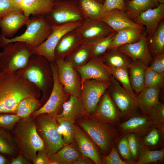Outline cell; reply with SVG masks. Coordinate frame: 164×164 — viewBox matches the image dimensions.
<instances>
[{
    "mask_svg": "<svg viewBox=\"0 0 164 164\" xmlns=\"http://www.w3.org/2000/svg\"><path fill=\"white\" fill-rule=\"evenodd\" d=\"M0 58V71L9 70L17 71L25 68L32 54L33 50L26 43H9L2 48Z\"/></svg>",
    "mask_w": 164,
    "mask_h": 164,
    "instance_id": "cell-7",
    "label": "cell"
},
{
    "mask_svg": "<svg viewBox=\"0 0 164 164\" xmlns=\"http://www.w3.org/2000/svg\"><path fill=\"white\" fill-rule=\"evenodd\" d=\"M147 67L140 60H132L128 70L132 87L137 93L144 88L145 74Z\"/></svg>",
    "mask_w": 164,
    "mask_h": 164,
    "instance_id": "cell-29",
    "label": "cell"
},
{
    "mask_svg": "<svg viewBox=\"0 0 164 164\" xmlns=\"http://www.w3.org/2000/svg\"><path fill=\"white\" fill-rule=\"evenodd\" d=\"M22 0H13V1L19 5Z\"/></svg>",
    "mask_w": 164,
    "mask_h": 164,
    "instance_id": "cell-55",
    "label": "cell"
},
{
    "mask_svg": "<svg viewBox=\"0 0 164 164\" xmlns=\"http://www.w3.org/2000/svg\"><path fill=\"white\" fill-rule=\"evenodd\" d=\"M160 4H164V0H157Z\"/></svg>",
    "mask_w": 164,
    "mask_h": 164,
    "instance_id": "cell-56",
    "label": "cell"
},
{
    "mask_svg": "<svg viewBox=\"0 0 164 164\" xmlns=\"http://www.w3.org/2000/svg\"><path fill=\"white\" fill-rule=\"evenodd\" d=\"M50 65L53 79L52 89L45 103L31 114L30 116L33 118L42 114H47L56 117L62 112L63 104L69 99L70 96L64 91L59 82L55 62L50 63Z\"/></svg>",
    "mask_w": 164,
    "mask_h": 164,
    "instance_id": "cell-9",
    "label": "cell"
},
{
    "mask_svg": "<svg viewBox=\"0 0 164 164\" xmlns=\"http://www.w3.org/2000/svg\"><path fill=\"white\" fill-rule=\"evenodd\" d=\"M117 48L132 60H140L147 67L152 59L149 49L146 35L136 42L122 45Z\"/></svg>",
    "mask_w": 164,
    "mask_h": 164,
    "instance_id": "cell-18",
    "label": "cell"
},
{
    "mask_svg": "<svg viewBox=\"0 0 164 164\" xmlns=\"http://www.w3.org/2000/svg\"><path fill=\"white\" fill-rule=\"evenodd\" d=\"M54 3V0H22L20 6L27 17L45 16L51 11Z\"/></svg>",
    "mask_w": 164,
    "mask_h": 164,
    "instance_id": "cell-24",
    "label": "cell"
},
{
    "mask_svg": "<svg viewBox=\"0 0 164 164\" xmlns=\"http://www.w3.org/2000/svg\"><path fill=\"white\" fill-rule=\"evenodd\" d=\"M145 35V29L133 27L124 29L116 32L108 50L136 42Z\"/></svg>",
    "mask_w": 164,
    "mask_h": 164,
    "instance_id": "cell-28",
    "label": "cell"
},
{
    "mask_svg": "<svg viewBox=\"0 0 164 164\" xmlns=\"http://www.w3.org/2000/svg\"><path fill=\"white\" fill-rule=\"evenodd\" d=\"M116 33V32H114L105 37L90 43L92 47L91 58L99 57L108 50Z\"/></svg>",
    "mask_w": 164,
    "mask_h": 164,
    "instance_id": "cell-40",
    "label": "cell"
},
{
    "mask_svg": "<svg viewBox=\"0 0 164 164\" xmlns=\"http://www.w3.org/2000/svg\"><path fill=\"white\" fill-rule=\"evenodd\" d=\"M82 22L52 26V31L49 36L41 45L33 49L32 53L43 56L51 63L55 62V50L60 39L66 33L76 28Z\"/></svg>",
    "mask_w": 164,
    "mask_h": 164,
    "instance_id": "cell-12",
    "label": "cell"
},
{
    "mask_svg": "<svg viewBox=\"0 0 164 164\" xmlns=\"http://www.w3.org/2000/svg\"><path fill=\"white\" fill-rule=\"evenodd\" d=\"M99 57L109 67L128 70L132 62L129 57L119 51L118 48L109 49Z\"/></svg>",
    "mask_w": 164,
    "mask_h": 164,
    "instance_id": "cell-30",
    "label": "cell"
},
{
    "mask_svg": "<svg viewBox=\"0 0 164 164\" xmlns=\"http://www.w3.org/2000/svg\"><path fill=\"white\" fill-rule=\"evenodd\" d=\"M90 116L117 127L120 123V113L107 89L100 98L95 111Z\"/></svg>",
    "mask_w": 164,
    "mask_h": 164,
    "instance_id": "cell-14",
    "label": "cell"
},
{
    "mask_svg": "<svg viewBox=\"0 0 164 164\" xmlns=\"http://www.w3.org/2000/svg\"><path fill=\"white\" fill-rule=\"evenodd\" d=\"M111 81L87 80L81 84V98L85 114L91 115L94 112L103 94L107 89Z\"/></svg>",
    "mask_w": 164,
    "mask_h": 164,
    "instance_id": "cell-13",
    "label": "cell"
},
{
    "mask_svg": "<svg viewBox=\"0 0 164 164\" xmlns=\"http://www.w3.org/2000/svg\"><path fill=\"white\" fill-rule=\"evenodd\" d=\"M148 116L154 125L164 132V104L159 102Z\"/></svg>",
    "mask_w": 164,
    "mask_h": 164,
    "instance_id": "cell-42",
    "label": "cell"
},
{
    "mask_svg": "<svg viewBox=\"0 0 164 164\" xmlns=\"http://www.w3.org/2000/svg\"><path fill=\"white\" fill-rule=\"evenodd\" d=\"M164 159V149L151 150L147 147L143 145L134 164H147L158 161L163 162Z\"/></svg>",
    "mask_w": 164,
    "mask_h": 164,
    "instance_id": "cell-36",
    "label": "cell"
},
{
    "mask_svg": "<svg viewBox=\"0 0 164 164\" xmlns=\"http://www.w3.org/2000/svg\"><path fill=\"white\" fill-rule=\"evenodd\" d=\"M128 143L132 161L137 160L143 145L140 138L134 133H127Z\"/></svg>",
    "mask_w": 164,
    "mask_h": 164,
    "instance_id": "cell-43",
    "label": "cell"
},
{
    "mask_svg": "<svg viewBox=\"0 0 164 164\" xmlns=\"http://www.w3.org/2000/svg\"><path fill=\"white\" fill-rule=\"evenodd\" d=\"M18 71L40 90V100L43 105L48 99L53 86L50 62L43 56L32 53L26 66Z\"/></svg>",
    "mask_w": 164,
    "mask_h": 164,
    "instance_id": "cell-3",
    "label": "cell"
},
{
    "mask_svg": "<svg viewBox=\"0 0 164 164\" xmlns=\"http://www.w3.org/2000/svg\"><path fill=\"white\" fill-rule=\"evenodd\" d=\"M94 162L90 159L84 156L78 161L76 164H93Z\"/></svg>",
    "mask_w": 164,
    "mask_h": 164,
    "instance_id": "cell-53",
    "label": "cell"
},
{
    "mask_svg": "<svg viewBox=\"0 0 164 164\" xmlns=\"http://www.w3.org/2000/svg\"><path fill=\"white\" fill-rule=\"evenodd\" d=\"M29 18L26 16L22 11H20L9 14L1 19V35L6 38H11L20 29L26 25Z\"/></svg>",
    "mask_w": 164,
    "mask_h": 164,
    "instance_id": "cell-22",
    "label": "cell"
},
{
    "mask_svg": "<svg viewBox=\"0 0 164 164\" xmlns=\"http://www.w3.org/2000/svg\"><path fill=\"white\" fill-rule=\"evenodd\" d=\"M75 68L80 76L81 84L85 81L91 79L111 81L112 77L109 67L99 57H92L84 65Z\"/></svg>",
    "mask_w": 164,
    "mask_h": 164,
    "instance_id": "cell-15",
    "label": "cell"
},
{
    "mask_svg": "<svg viewBox=\"0 0 164 164\" xmlns=\"http://www.w3.org/2000/svg\"><path fill=\"white\" fill-rule=\"evenodd\" d=\"M50 159L45 149L38 151L34 164H48Z\"/></svg>",
    "mask_w": 164,
    "mask_h": 164,
    "instance_id": "cell-51",
    "label": "cell"
},
{
    "mask_svg": "<svg viewBox=\"0 0 164 164\" xmlns=\"http://www.w3.org/2000/svg\"><path fill=\"white\" fill-rule=\"evenodd\" d=\"M103 164H132L130 162L122 160L120 157L114 145L109 153L106 155L101 156Z\"/></svg>",
    "mask_w": 164,
    "mask_h": 164,
    "instance_id": "cell-47",
    "label": "cell"
},
{
    "mask_svg": "<svg viewBox=\"0 0 164 164\" xmlns=\"http://www.w3.org/2000/svg\"><path fill=\"white\" fill-rule=\"evenodd\" d=\"M149 67L153 70L164 74V53L156 56L152 58Z\"/></svg>",
    "mask_w": 164,
    "mask_h": 164,
    "instance_id": "cell-50",
    "label": "cell"
},
{
    "mask_svg": "<svg viewBox=\"0 0 164 164\" xmlns=\"http://www.w3.org/2000/svg\"><path fill=\"white\" fill-rule=\"evenodd\" d=\"M127 0H105L103 4V12L114 9L125 11V3Z\"/></svg>",
    "mask_w": 164,
    "mask_h": 164,
    "instance_id": "cell-49",
    "label": "cell"
},
{
    "mask_svg": "<svg viewBox=\"0 0 164 164\" xmlns=\"http://www.w3.org/2000/svg\"><path fill=\"white\" fill-rule=\"evenodd\" d=\"M155 126L149 117L145 115L137 114L120 123L117 127L120 133H132L142 138Z\"/></svg>",
    "mask_w": 164,
    "mask_h": 164,
    "instance_id": "cell-17",
    "label": "cell"
},
{
    "mask_svg": "<svg viewBox=\"0 0 164 164\" xmlns=\"http://www.w3.org/2000/svg\"><path fill=\"white\" fill-rule=\"evenodd\" d=\"M40 90L18 70L0 72V113L15 114L23 99L30 96L40 98Z\"/></svg>",
    "mask_w": 164,
    "mask_h": 164,
    "instance_id": "cell-1",
    "label": "cell"
},
{
    "mask_svg": "<svg viewBox=\"0 0 164 164\" xmlns=\"http://www.w3.org/2000/svg\"><path fill=\"white\" fill-rule=\"evenodd\" d=\"M159 91L155 88L144 87L139 93L136 101L138 108L142 114L148 116L159 102Z\"/></svg>",
    "mask_w": 164,
    "mask_h": 164,
    "instance_id": "cell-26",
    "label": "cell"
},
{
    "mask_svg": "<svg viewBox=\"0 0 164 164\" xmlns=\"http://www.w3.org/2000/svg\"><path fill=\"white\" fill-rule=\"evenodd\" d=\"M147 40L149 49L152 58L164 53V19L161 21L152 36Z\"/></svg>",
    "mask_w": 164,
    "mask_h": 164,
    "instance_id": "cell-34",
    "label": "cell"
},
{
    "mask_svg": "<svg viewBox=\"0 0 164 164\" xmlns=\"http://www.w3.org/2000/svg\"><path fill=\"white\" fill-rule=\"evenodd\" d=\"M10 136L3 130L0 129V153L13 155L15 150Z\"/></svg>",
    "mask_w": 164,
    "mask_h": 164,
    "instance_id": "cell-44",
    "label": "cell"
},
{
    "mask_svg": "<svg viewBox=\"0 0 164 164\" xmlns=\"http://www.w3.org/2000/svg\"><path fill=\"white\" fill-rule=\"evenodd\" d=\"M109 67L112 77L121 84L122 87L131 97L136 100L137 97L134 92L130 83L128 70L123 68Z\"/></svg>",
    "mask_w": 164,
    "mask_h": 164,
    "instance_id": "cell-37",
    "label": "cell"
},
{
    "mask_svg": "<svg viewBox=\"0 0 164 164\" xmlns=\"http://www.w3.org/2000/svg\"><path fill=\"white\" fill-rule=\"evenodd\" d=\"M12 0V1H13V0Z\"/></svg>",
    "mask_w": 164,
    "mask_h": 164,
    "instance_id": "cell-59",
    "label": "cell"
},
{
    "mask_svg": "<svg viewBox=\"0 0 164 164\" xmlns=\"http://www.w3.org/2000/svg\"><path fill=\"white\" fill-rule=\"evenodd\" d=\"M34 118L37 132L44 142L48 156L56 153L66 145L58 132V123L56 117L42 114Z\"/></svg>",
    "mask_w": 164,
    "mask_h": 164,
    "instance_id": "cell-6",
    "label": "cell"
},
{
    "mask_svg": "<svg viewBox=\"0 0 164 164\" xmlns=\"http://www.w3.org/2000/svg\"><path fill=\"white\" fill-rule=\"evenodd\" d=\"M82 42L75 29L64 34L57 44L54 51L56 59H65Z\"/></svg>",
    "mask_w": 164,
    "mask_h": 164,
    "instance_id": "cell-23",
    "label": "cell"
},
{
    "mask_svg": "<svg viewBox=\"0 0 164 164\" xmlns=\"http://www.w3.org/2000/svg\"><path fill=\"white\" fill-rule=\"evenodd\" d=\"M56 119L58 123L57 128L58 132L62 136L66 144L70 143L74 140L75 122L66 119Z\"/></svg>",
    "mask_w": 164,
    "mask_h": 164,
    "instance_id": "cell-39",
    "label": "cell"
},
{
    "mask_svg": "<svg viewBox=\"0 0 164 164\" xmlns=\"http://www.w3.org/2000/svg\"><path fill=\"white\" fill-rule=\"evenodd\" d=\"M116 143L118 151L122 157L126 161L134 164L132 159L127 134H123L119 136Z\"/></svg>",
    "mask_w": 164,
    "mask_h": 164,
    "instance_id": "cell-45",
    "label": "cell"
},
{
    "mask_svg": "<svg viewBox=\"0 0 164 164\" xmlns=\"http://www.w3.org/2000/svg\"><path fill=\"white\" fill-rule=\"evenodd\" d=\"M2 52H0V57L1 56V55H2Z\"/></svg>",
    "mask_w": 164,
    "mask_h": 164,
    "instance_id": "cell-58",
    "label": "cell"
},
{
    "mask_svg": "<svg viewBox=\"0 0 164 164\" xmlns=\"http://www.w3.org/2000/svg\"><path fill=\"white\" fill-rule=\"evenodd\" d=\"M107 90L119 111L121 119L125 121L138 114V109L136 100L131 97L113 77Z\"/></svg>",
    "mask_w": 164,
    "mask_h": 164,
    "instance_id": "cell-10",
    "label": "cell"
},
{
    "mask_svg": "<svg viewBox=\"0 0 164 164\" xmlns=\"http://www.w3.org/2000/svg\"><path fill=\"white\" fill-rule=\"evenodd\" d=\"M157 0H127L125 12L133 21L142 12L158 6Z\"/></svg>",
    "mask_w": 164,
    "mask_h": 164,
    "instance_id": "cell-31",
    "label": "cell"
},
{
    "mask_svg": "<svg viewBox=\"0 0 164 164\" xmlns=\"http://www.w3.org/2000/svg\"><path fill=\"white\" fill-rule=\"evenodd\" d=\"M164 83V74L158 73L147 67L145 72L144 87L154 88L160 90Z\"/></svg>",
    "mask_w": 164,
    "mask_h": 164,
    "instance_id": "cell-41",
    "label": "cell"
},
{
    "mask_svg": "<svg viewBox=\"0 0 164 164\" xmlns=\"http://www.w3.org/2000/svg\"><path fill=\"white\" fill-rule=\"evenodd\" d=\"M99 20L106 23L116 32L130 27L145 29L143 26L135 23L124 11L118 9L103 12Z\"/></svg>",
    "mask_w": 164,
    "mask_h": 164,
    "instance_id": "cell-21",
    "label": "cell"
},
{
    "mask_svg": "<svg viewBox=\"0 0 164 164\" xmlns=\"http://www.w3.org/2000/svg\"><path fill=\"white\" fill-rule=\"evenodd\" d=\"M40 98L30 96L22 99L19 103L15 114L21 118H28L42 106Z\"/></svg>",
    "mask_w": 164,
    "mask_h": 164,
    "instance_id": "cell-35",
    "label": "cell"
},
{
    "mask_svg": "<svg viewBox=\"0 0 164 164\" xmlns=\"http://www.w3.org/2000/svg\"><path fill=\"white\" fill-rule=\"evenodd\" d=\"M55 63L58 80L64 91L70 95L81 97V80L78 72L64 59H56Z\"/></svg>",
    "mask_w": 164,
    "mask_h": 164,
    "instance_id": "cell-11",
    "label": "cell"
},
{
    "mask_svg": "<svg viewBox=\"0 0 164 164\" xmlns=\"http://www.w3.org/2000/svg\"><path fill=\"white\" fill-rule=\"evenodd\" d=\"M92 47L88 43H82L64 59L75 68L84 65L91 58Z\"/></svg>",
    "mask_w": 164,
    "mask_h": 164,
    "instance_id": "cell-32",
    "label": "cell"
},
{
    "mask_svg": "<svg viewBox=\"0 0 164 164\" xmlns=\"http://www.w3.org/2000/svg\"><path fill=\"white\" fill-rule=\"evenodd\" d=\"M22 11L20 5L11 0H0V19L14 12Z\"/></svg>",
    "mask_w": 164,
    "mask_h": 164,
    "instance_id": "cell-46",
    "label": "cell"
},
{
    "mask_svg": "<svg viewBox=\"0 0 164 164\" xmlns=\"http://www.w3.org/2000/svg\"><path fill=\"white\" fill-rule=\"evenodd\" d=\"M12 129V138L20 154L33 163L38 151L45 149L44 142L37 132L34 118H21Z\"/></svg>",
    "mask_w": 164,
    "mask_h": 164,
    "instance_id": "cell-2",
    "label": "cell"
},
{
    "mask_svg": "<svg viewBox=\"0 0 164 164\" xmlns=\"http://www.w3.org/2000/svg\"><path fill=\"white\" fill-rule=\"evenodd\" d=\"M84 114L75 121L77 125L85 131L100 151L104 155H108L115 145L120 134L117 127Z\"/></svg>",
    "mask_w": 164,
    "mask_h": 164,
    "instance_id": "cell-4",
    "label": "cell"
},
{
    "mask_svg": "<svg viewBox=\"0 0 164 164\" xmlns=\"http://www.w3.org/2000/svg\"><path fill=\"white\" fill-rule=\"evenodd\" d=\"M85 20H99L103 12V4L96 0H77Z\"/></svg>",
    "mask_w": 164,
    "mask_h": 164,
    "instance_id": "cell-33",
    "label": "cell"
},
{
    "mask_svg": "<svg viewBox=\"0 0 164 164\" xmlns=\"http://www.w3.org/2000/svg\"><path fill=\"white\" fill-rule=\"evenodd\" d=\"M164 132L155 126L144 137L141 138L143 145L149 148H155L162 146Z\"/></svg>",
    "mask_w": 164,
    "mask_h": 164,
    "instance_id": "cell-38",
    "label": "cell"
},
{
    "mask_svg": "<svg viewBox=\"0 0 164 164\" xmlns=\"http://www.w3.org/2000/svg\"><path fill=\"white\" fill-rule=\"evenodd\" d=\"M26 25L25 32L19 36L8 38L0 34V48L9 43L20 41L26 43L33 50L46 40L52 30V26L44 16L29 18Z\"/></svg>",
    "mask_w": 164,
    "mask_h": 164,
    "instance_id": "cell-5",
    "label": "cell"
},
{
    "mask_svg": "<svg viewBox=\"0 0 164 164\" xmlns=\"http://www.w3.org/2000/svg\"><path fill=\"white\" fill-rule=\"evenodd\" d=\"M85 114L81 97L70 95L63 104L62 112L56 117L57 119H66L75 121Z\"/></svg>",
    "mask_w": 164,
    "mask_h": 164,
    "instance_id": "cell-25",
    "label": "cell"
},
{
    "mask_svg": "<svg viewBox=\"0 0 164 164\" xmlns=\"http://www.w3.org/2000/svg\"><path fill=\"white\" fill-rule=\"evenodd\" d=\"M73 141L66 145L56 153L48 156L57 164H76L83 156Z\"/></svg>",
    "mask_w": 164,
    "mask_h": 164,
    "instance_id": "cell-27",
    "label": "cell"
},
{
    "mask_svg": "<svg viewBox=\"0 0 164 164\" xmlns=\"http://www.w3.org/2000/svg\"><path fill=\"white\" fill-rule=\"evenodd\" d=\"M31 162L27 160L23 155L20 154L16 157L13 159L10 162L11 164H28Z\"/></svg>",
    "mask_w": 164,
    "mask_h": 164,
    "instance_id": "cell-52",
    "label": "cell"
},
{
    "mask_svg": "<svg viewBox=\"0 0 164 164\" xmlns=\"http://www.w3.org/2000/svg\"><path fill=\"white\" fill-rule=\"evenodd\" d=\"M75 29L82 43L90 44L115 32L106 23L99 20H84Z\"/></svg>",
    "mask_w": 164,
    "mask_h": 164,
    "instance_id": "cell-16",
    "label": "cell"
},
{
    "mask_svg": "<svg viewBox=\"0 0 164 164\" xmlns=\"http://www.w3.org/2000/svg\"><path fill=\"white\" fill-rule=\"evenodd\" d=\"M7 160L5 158L2 156L0 155V164H5L7 162Z\"/></svg>",
    "mask_w": 164,
    "mask_h": 164,
    "instance_id": "cell-54",
    "label": "cell"
},
{
    "mask_svg": "<svg viewBox=\"0 0 164 164\" xmlns=\"http://www.w3.org/2000/svg\"><path fill=\"white\" fill-rule=\"evenodd\" d=\"M96 0L98 1V2H100L102 4H103L105 1V0Z\"/></svg>",
    "mask_w": 164,
    "mask_h": 164,
    "instance_id": "cell-57",
    "label": "cell"
},
{
    "mask_svg": "<svg viewBox=\"0 0 164 164\" xmlns=\"http://www.w3.org/2000/svg\"><path fill=\"white\" fill-rule=\"evenodd\" d=\"M21 118L15 114L0 113V127L12 129Z\"/></svg>",
    "mask_w": 164,
    "mask_h": 164,
    "instance_id": "cell-48",
    "label": "cell"
},
{
    "mask_svg": "<svg viewBox=\"0 0 164 164\" xmlns=\"http://www.w3.org/2000/svg\"><path fill=\"white\" fill-rule=\"evenodd\" d=\"M164 18V4L141 12L133 21L145 28L147 38H150Z\"/></svg>",
    "mask_w": 164,
    "mask_h": 164,
    "instance_id": "cell-19",
    "label": "cell"
},
{
    "mask_svg": "<svg viewBox=\"0 0 164 164\" xmlns=\"http://www.w3.org/2000/svg\"><path fill=\"white\" fill-rule=\"evenodd\" d=\"M44 17L52 26L85 20L77 0H54L51 10Z\"/></svg>",
    "mask_w": 164,
    "mask_h": 164,
    "instance_id": "cell-8",
    "label": "cell"
},
{
    "mask_svg": "<svg viewBox=\"0 0 164 164\" xmlns=\"http://www.w3.org/2000/svg\"><path fill=\"white\" fill-rule=\"evenodd\" d=\"M75 127L74 140L82 155L96 164H103L100 151L95 143L77 125Z\"/></svg>",
    "mask_w": 164,
    "mask_h": 164,
    "instance_id": "cell-20",
    "label": "cell"
}]
</instances>
